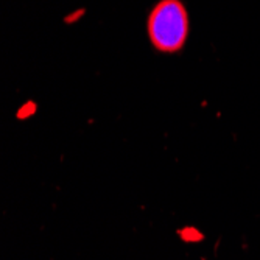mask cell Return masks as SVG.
<instances>
[{"mask_svg":"<svg viewBox=\"0 0 260 260\" xmlns=\"http://www.w3.org/2000/svg\"><path fill=\"white\" fill-rule=\"evenodd\" d=\"M153 47L160 53H178L187 42L188 14L181 0H159L147 20Z\"/></svg>","mask_w":260,"mask_h":260,"instance_id":"cell-1","label":"cell"}]
</instances>
